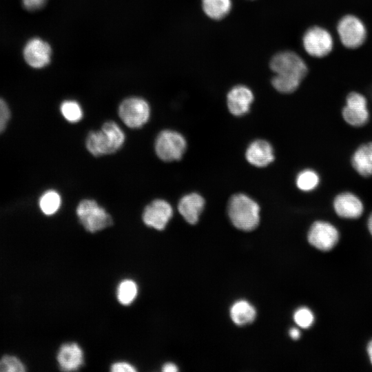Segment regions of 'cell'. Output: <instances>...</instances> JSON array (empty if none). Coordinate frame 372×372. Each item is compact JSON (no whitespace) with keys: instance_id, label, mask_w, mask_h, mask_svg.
Masks as SVG:
<instances>
[{"instance_id":"19","label":"cell","mask_w":372,"mask_h":372,"mask_svg":"<svg viewBox=\"0 0 372 372\" xmlns=\"http://www.w3.org/2000/svg\"><path fill=\"white\" fill-rule=\"evenodd\" d=\"M230 315L235 324L245 325L254 320L256 312L254 307L248 302L239 300L231 307Z\"/></svg>"},{"instance_id":"2","label":"cell","mask_w":372,"mask_h":372,"mask_svg":"<svg viewBox=\"0 0 372 372\" xmlns=\"http://www.w3.org/2000/svg\"><path fill=\"white\" fill-rule=\"evenodd\" d=\"M269 66L276 76L298 88L308 72L304 59L292 51L276 54L271 58Z\"/></svg>"},{"instance_id":"33","label":"cell","mask_w":372,"mask_h":372,"mask_svg":"<svg viewBox=\"0 0 372 372\" xmlns=\"http://www.w3.org/2000/svg\"><path fill=\"white\" fill-rule=\"evenodd\" d=\"M366 227L369 234L372 237V211L370 213L366 220Z\"/></svg>"},{"instance_id":"17","label":"cell","mask_w":372,"mask_h":372,"mask_svg":"<svg viewBox=\"0 0 372 372\" xmlns=\"http://www.w3.org/2000/svg\"><path fill=\"white\" fill-rule=\"evenodd\" d=\"M245 156L250 164L258 167L267 166L274 159L271 145L264 140L252 142L247 147Z\"/></svg>"},{"instance_id":"26","label":"cell","mask_w":372,"mask_h":372,"mask_svg":"<svg viewBox=\"0 0 372 372\" xmlns=\"http://www.w3.org/2000/svg\"><path fill=\"white\" fill-rule=\"evenodd\" d=\"M25 370L23 364L16 357L6 355L0 360V372H23Z\"/></svg>"},{"instance_id":"15","label":"cell","mask_w":372,"mask_h":372,"mask_svg":"<svg viewBox=\"0 0 372 372\" xmlns=\"http://www.w3.org/2000/svg\"><path fill=\"white\" fill-rule=\"evenodd\" d=\"M57 361L62 371L78 370L83 362V351L76 343L63 344L59 351Z\"/></svg>"},{"instance_id":"13","label":"cell","mask_w":372,"mask_h":372,"mask_svg":"<svg viewBox=\"0 0 372 372\" xmlns=\"http://www.w3.org/2000/svg\"><path fill=\"white\" fill-rule=\"evenodd\" d=\"M52 50L50 45L39 38L28 41L23 49L26 63L34 68H41L50 61Z\"/></svg>"},{"instance_id":"14","label":"cell","mask_w":372,"mask_h":372,"mask_svg":"<svg viewBox=\"0 0 372 372\" xmlns=\"http://www.w3.org/2000/svg\"><path fill=\"white\" fill-rule=\"evenodd\" d=\"M254 101L252 91L242 85L232 87L227 96V103L229 112L234 116H242L247 113Z\"/></svg>"},{"instance_id":"5","label":"cell","mask_w":372,"mask_h":372,"mask_svg":"<svg viewBox=\"0 0 372 372\" xmlns=\"http://www.w3.org/2000/svg\"><path fill=\"white\" fill-rule=\"evenodd\" d=\"M76 212L84 228L92 233L108 227L113 223L112 217L105 209L92 199L80 201Z\"/></svg>"},{"instance_id":"16","label":"cell","mask_w":372,"mask_h":372,"mask_svg":"<svg viewBox=\"0 0 372 372\" xmlns=\"http://www.w3.org/2000/svg\"><path fill=\"white\" fill-rule=\"evenodd\" d=\"M353 169L360 176H372V141L360 145L351 157Z\"/></svg>"},{"instance_id":"3","label":"cell","mask_w":372,"mask_h":372,"mask_svg":"<svg viewBox=\"0 0 372 372\" xmlns=\"http://www.w3.org/2000/svg\"><path fill=\"white\" fill-rule=\"evenodd\" d=\"M260 207L247 195L238 194L229 200L228 214L232 224L238 229L251 231L260 221Z\"/></svg>"},{"instance_id":"1","label":"cell","mask_w":372,"mask_h":372,"mask_svg":"<svg viewBox=\"0 0 372 372\" xmlns=\"http://www.w3.org/2000/svg\"><path fill=\"white\" fill-rule=\"evenodd\" d=\"M125 142V134L116 123L109 121L101 129L90 132L85 140L88 152L94 156L112 154L117 152Z\"/></svg>"},{"instance_id":"8","label":"cell","mask_w":372,"mask_h":372,"mask_svg":"<svg viewBox=\"0 0 372 372\" xmlns=\"http://www.w3.org/2000/svg\"><path fill=\"white\" fill-rule=\"evenodd\" d=\"M186 149V141L178 132L170 130L161 131L157 136L154 149L157 156L165 162L180 160Z\"/></svg>"},{"instance_id":"4","label":"cell","mask_w":372,"mask_h":372,"mask_svg":"<svg viewBox=\"0 0 372 372\" xmlns=\"http://www.w3.org/2000/svg\"><path fill=\"white\" fill-rule=\"evenodd\" d=\"M336 32L342 45L349 50L360 48L367 38L366 25L353 14H345L338 20Z\"/></svg>"},{"instance_id":"20","label":"cell","mask_w":372,"mask_h":372,"mask_svg":"<svg viewBox=\"0 0 372 372\" xmlns=\"http://www.w3.org/2000/svg\"><path fill=\"white\" fill-rule=\"evenodd\" d=\"M231 0H202L205 14L210 19L220 20L225 17L231 9Z\"/></svg>"},{"instance_id":"10","label":"cell","mask_w":372,"mask_h":372,"mask_svg":"<svg viewBox=\"0 0 372 372\" xmlns=\"http://www.w3.org/2000/svg\"><path fill=\"white\" fill-rule=\"evenodd\" d=\"M118 116L128 127L140 128L148 121L150 107L147 102L141 98H127L120 104Z\"/></svg>"},{"instance_id":"27","label":"cell","mask_w":372,"mask_h":372,"mask_svg":"<svg viewBox=\"0 0 372 372\" xmlns=\"http://www.w3.org/2000/svg\"><path fill=\"white\" fill-rule=\"evenodd\" d=\"M10 112L6 103L0 98V133L6 128L10 119Z\"/></svg>"},{"instance_id":"30","label":"cell","mask_w":372,"mask_h":372,"mask_svg":"<svg viewBox=\"0 0 372 372\" xmlns=\"http://www.w3.org/2000/svg\"><path fill=\"white\" fill-rule=\"evenodd\" d=\"M366 353L368 360L370 364L372 366V338L367 342L366 346Z\"/></svg>"},{"instance_id":"6","label":"cell","mask_w":372,"mask_h":372,"mask_svg":"<svg viewBox=\"0 0 372 372\" xmlns=\"http://www.w3.org/2000/svg\"><path fill=\"white\" fill-rule=\"evenodd\" d=\"M340 240L338 229L331 222L324 220L314 221L307 233L308 242L322 252L334 249Z\"/></svg>"},{"instance_id":"11","label":"cell","mask_w":372,"mask_h":372,"mask_svg":"<svg viewBox=\"0 0 372 372\" xmlns=\"http://www.w3.org/2000/svg\"><path fill=\"white\" fill-rule=\"evenodd\" d=\"M333 209L335 214L341 218L355 220L362 216L364 206L359 196L351 192L346 191L334 197Z\"/></svg>"},{"instance_id":"24","label":"cell","mask_w":372,"mask_h":372,"mask_svg":"<svg viewBox=\"0 0 372 372\" xmlns=\"http://www.w3.org/2000/svg\"><path fill=\"white\" fill-rule=\"evenodd\" d=\"M60 111L63 118L72 123L80 121L83 115L81 105L75 101H63L60 106Z\"/></svg>"},{"instance_id":"25","label":"cell","mask_w":372,"mask_h":372,"mask_svg":"<svg viewBox=\"0 0 372 372\" xmlns=\"http://www.w3.org/2000/svg\"><path fill=\"white\" fill-rule=\"evenodd\" d=\"M293 320L299 327L308 329L313 325L315 316L310 309L306 307H302L295 311Z\"/></svg>"},{"instance_id":"31","label":"cell","mask_w":372,"mask_h":372,"mask_svg":"<svg viewBox=\"0 0 372 372\" xmlns=\"http://www.w3.org/2000/svg\"><path fill=\"white\" fill-rule=\"evenodd\" d=\"M178 370L177 366L173 363H167L162 368L163 372H176Z\"/></svg>"},{"instance_id":"12","label":"cell","mask_w":372,"mask_h":372,"mask_svg":"<svg viewBox=\"0 0 372 372\" xmlns=\"http://www.w3.org/2000/svg\"><path fill=\"white\" fill-rule=\"evenodd\" d=\"M172 215L173 209L168 202L163 199H155L145 207L142 218L147 226L163 230Z\"/></svg>"},{"instance_id":"23","label":"cell","mask_w":372,"mask_h":372,"mask_svg":"<svg viewBox=\"0 0 372 372\" xmlns=\"http://www.w3.org/2000/svg\"><path fill=\"white\" fill-rule=\"evenodd\" d=\"M138 288L135 282L126 279L123 280L117 289V298L123 305L130 304L137 296Z\"/></svg>"},{"instance_id":"22","label":"cell","mask_w":372,"mask_h":372,"mask_svg":"<svg viewBox=\"0 0 372 372\" xmlns=\"http://www.w3.org/2000/svg\"><path fill=\"white\" fill-rule=\"evenodd\" d=\"M61 198L55 190H48L42 194L39 199V207L42 212L48 216L53 215L60 208Z\"/></svg>"},{"instance_id":"7","label":"cell","mask_w":372,"mask_h":372,"mask_svg":"<svg viewBox=\"0 0 372 372\" xmlns=\"http://www.w3.org/2000/svg\"><path fill=\"white\" fill-rule=\"evenodd\" d=\"M302 41L305 52L314 58L328 56L334 46L331 33L320 25H313L308 28L304 32Z\"/></svg>"},{"instance_id":"29","label":"cell","mask_w":372,"mask_h":372,"mask_svg":"<svg viewBox=\"0 0 372 372\" xmlns=\"http://www.w3.org/2000/svg\"><path fill=\"white\" fill-rule=\"evenodd\" d=\"M112 372H134L136 369L132 364L125 362H118L113 364L111 366Z\"/></svg>"},{"instance_id":"9","label":"cell","mask_w":372,"mask_h":372,"mask_svg":"<svg viewBox=\"0 0 372 372\" xmlns=\"http://www.w3.org/2000/svg\"><path fill=\"white\" fill-rule=\"evenodd\" d=\"M341 114L344 122L351 127H360L365 125L370 116L366 97L356 91L348 93Z\"/></svg>"},{"instance_id":"28","label":"cell","mask_w":372,"mask_h":372,"mask_svg":"<svg viewBox=\"0 0 372 372\" xmlns=\"http://www.w3.org/2000/svg\"><path fill=\"white\" fill-rule=\"evenodd\" d=\"M48 0H22L23 8L30 12L41 9Z\"/></svg>"},{"instance_id":"18","label":"cell","mask_w":372,"mask_h":372,"mask_svg":"<svg viewBox=\"0 0 372 372\" xmlns=\"http://www.w3.org/2000/svg\"><path fill=\"white\" fill-rule=\"evenodd\" d=\"M205 205V200L197 193L183 196L178 205V209L184 219L189 224H196Z\"/></svg>"},{"instance_id":"21","label":"cell","mask_w":372,"mask_h":372,"mask_svg":"<svg viewBox=\"0 0 372 372\" xmlns=\"http://www.w3.org/2000/svg\"><path fill=\"white\" fill-rule=\"evenodd\" d=\"M320 178L319 174L312 169H305L301 171L296 177L297 187L305 192L316 189L319 185Z\"/></svg>"},{"instance_id":"32","label":"cell","mask_w":372,"mask_h":372,"mask_svg":"<svg viewBox=\"0 0 372 372\" xmlns=\"http://www.w3.org/2000/svg\"><path fill=\"white\" fill-rule=\"evenodd\" d=\"M289 335L293 340H298L300 337V331L297 328H292L289 331Z\"/></svg>"}]
</instances>
